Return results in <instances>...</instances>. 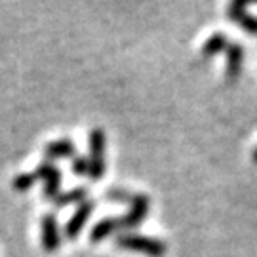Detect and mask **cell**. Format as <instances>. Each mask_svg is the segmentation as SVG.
I'll use <instances>...</instances> for the list:
<instances>
[{
	"instance_id": "7a4b0ae2",
	"label": "cell",
	"mask_w": 257,
	"mask_h": 257,
	"mask_svg": "<svg viewBox=\"0 0 257 257\" xmlns=\"http://www.w3.org/2000/svg\"><path fill=\"white\" fill-rule=\"evenodd\" d=\"M114 244L120 249L143 253L147 257H164L168 253L166 242L153 238V236H145V234H136V232H120L114 238Z\"/></svg>"
},
{
	"instance_id": "ba28073f",
	"label": "cell",
	"mask_w": 257,
	"mask_h": 257,
	"mask_svg": "<svg viewBox=\"0 0 257 257\" xmlns=\"http://www.w3.org/2000/svg\"><path fill=\"white\" fill-rule=\"evenodd\" d=\"M48 160H73L76 155V145H74L71 139H55V141H50L44 149Z\"/></svg>"
},
{
	"instance_id": "52a82bcc",
	"label": "cell",
	"mask_w": 257,
	"mask_h": 257,
	"mask_svg": "<svg viewBox=\"0 0 257 257\" xmlns=\"http://www.w3.org/2000/svg\"><path fill=\"white\" fill-rule=\"evenodd\" d=\"M248 2H230L229 6V18L240 25L242 29H246V33L249 35H257V16H251L248 10Z\"/></svg>"
},
{
	"instance_id": "8fae6325",
	"label": "cell",
	"mask_w": 257,
	"mask_h": 257,
	"mask_svg": "<svg viewBox=\"0 0 257 257\" xmlns=\"http://www.w3.org/2000/svg\"><path fill=\"white\" fill-rule=\"evenodd\" d=\"M229 38L225 37L223 33H215L211 35L202 46V57H213V55L221 54V52H227L229 48Z\"/></svg>"
},
{
	"instance_id": "9a60e30c",
	"label": "cell",
	"mask_w": 257,
	"mask_h": 257,
	"mask_svg": "<svg viewBox=\"0 0 257 257\" xmlns=\"http://www.w3.org/2000/svg\"><path fill=\"white\" fill-rule=\"evenodd\" d=\"M253 160H255V162H257V149H255V151H253Z\"/></svg>"
},
{
	"instance_id": "5b68a950",
	"label": "cell",
	"mask_w": 257,
	"mask_h": 257,
	"mask_svg": "<svg viewBox=\"0 0 257 257\" xmlns=\"http://www.w3.org/2000/svg\"><path fill=\"white\" fill-rule=\"evenodd\" d=\"M93 208H95V202H93V200H86V202L78 204V208L74 210V213L69 217V221L65 223V229H63L65 238L76 240L80 236V232L84 230L88 219L92 217Z\"/></svg>"
},
{
	"instance_id": "277c9868",
	"label": "cell",
	"mask_w": 257,
	"mask_h": 257,
	"mask_svg": "<svg viewBox=\"0 0 257 257\" xmlns=\"http://www.w3.org/2000/svg\"><path fill=\"white\" fill-rule=\"evenodd\" d=\"M35 174L38 175V179H42L44 181V189H42V194H44V198L46 200H54L57 198L59 194H61V179H63V174H61V170L54 164V162H40L37 166V172Z\"/></svg>"
},
{
	"instance_id": "9c48e42d",
	"label": "cell",
	"mask_w": 257,
	"mask_h": 257,
	"mask_svg": "<svg viewBox=\"0 0 257 257\" xmlns=\"http://www.w3.org/2000/svg\"><path fill=\"white\" fill-rule=\"evenodd\" d=\"M242 63H244V48L242 44L230 42L227 48V78L229 80H236L240 71H242Z\"/></svg>"
},
{
	"instance_id": "30bf717a",
	"label": "cell",
	"mask_w": 257,
	"mask_h": 257,
	"mask_svg": "<svg viewBox=\"0 0 257 257\" xmlns=\"http://www.w3.org/2000/svg\"><path fill=\"white\" fill-rule=\"evenodd\" d=\"M116 232H120L118 217H103L90 230V240H92L93 244H97V242H103L105 238H109V236L116 234Z\"/></svg>"
},
{
	"instance_id": "3957f363",
	"label": "cell",
	"mask_w": 257,
	"mask_h": 257,
	"mask_svg": "<svg viewBox=\"0 0 257 257\" xmlns=\"http://www.w3.org/2000/svg\"><path fill=\"white\" fill-rule=\"evenodd\" d=\"M88 145H90V177L93 181L103 179L107 172V162H105V149H107V138L101 128H93L88 136Z\"/></svg>"
},
{
	"instance_id": "8992f818",
	"label": "cell",
	"mask_w": 257,
	"mask_h": 257,
	"mask_svg": "<svg viewBox=\"0 0 257 257\" xmlns=\"http://www.w3.org/2000/svg\"><path fill=\"white\" fill-rule=\"evenodd\" d=\"M40 238H42V248L48 253H54L61 246V230L57 225L54 213H46L40 219Z\"/></svg>"
},
{
	"instance_id": "4fadbf2b",
	"label": "cell",
	"mask_w": 257,
	"mask_h": 257,
	"mask_svg": "<svg viewBox=\"0 0 257 257\" xmlns=\"http://www.w3.org/2000/svg\"><path fill=\"white\" fill-rule=\"evenodd\" d=\"M38 181V175L33 172V174H19L16 179H14V183H12V187L18 191V193H27L29 189H33V185Z\"/></svg>"
},
{
	"instance_id": "5bb4252c",
	"label": "cell",
	"mask_w": 257,
	"mask_h": 257,
	"mask_svg": "<svg viewBox=\"0 0 257 257\" xmlns=\"http://www.w3.org/2000/svg\"><path fill=\"white\" fill-rule=\"evenodd\" d=\"M71 170L78 177H88L90 175V160H88V156H74L73 162H71Z\"/></svg>"
},
{
	"instance_id": "6da1fadb",
	"label": "cell",
	"mask_w": 257,
	"mask_h": 257,
	"mask_svg": "<svg viewBox=\"0 0 257 257\" xmlns=\"http://www.w3.org/2000/svg\"><path fill=\"white\" fill-rule=\"evenodd\" d=\"M107 198L114 200V202L130 204V210L118 217L120 232L130 229H138L139 225L147 219L149 210H151V198L145 196V194L128 193L124 189H110L109 193H107Z\"/></svg>"
},
{
	"instance_id": "7c38bea8",
	"label": "cell",
	"mask_w": 257,
	"mask_h": 257,
	"mask_svg": "<svg viewBox=\"0 0 257 257\" xmlns=\"http://www.w3.org/2000/svg\"><path fill=\"white\" fill-rule=\"evenodd\" d=\"M86 200H88V191L84 187H76L69 193H61L57 198L52 200V204H54V208H65L69 204H82Z\"/></svg>"
}]
</instances>
